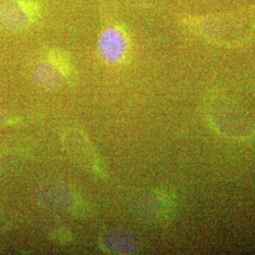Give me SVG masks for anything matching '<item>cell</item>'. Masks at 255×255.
Here are the masks:
<instances>
[{
  "label": "cell",
  "mask_w": 255,
  "mask_h": 255,
  "mask_svg": "<svg viewBox=\"0 0 255 255\" xmlns=\"http://www.w3.org/2000/svg\"><path fill=\"white\" fill-rule=\"evenodd\" d=\"M39 14L40 6L35 0H8L0 5V23L11 30L26 28Z\"/></svg>",
  "instance_id": "7a4b0ae2"
},
{
  "label": "cell",
  "mask_w": 255,
  "mask_h": 255,
  "mask_svg": "<svg viewBox=\"0 0 255 255\" xmlns=\"http://www.w3.org/2000/svg\"><path fill=\"white\" fill-rule=\"evenodd\" d=\"M98 50L106 63L118 64L124 60L128 50V38L125 29L119 25L105 28L99 38Z\"/></svg>",
  "instance_id": "3957f363"
},
{
  "label": "cell",
  "mask_w": 255,
  "mask_h": 255,
  "mask_svg": "<svg viewBox=\"0 0 255 255\" xmlns=\"http://www.w3.org/2000/svg\"><path fill=\"white\" fill-rule=\"evenodd\" d=\"M37 196L42 203L61 209L70 208L73 204L72 193L59 182H48L41 185Z\"/></svg>",
  "instance_id": "277c9868"
},
{
  "label": "cell",
  "mask_w": 255,
  "mask_h": 255,
  "mask_svg": "<svg viewBox=\"0 0 255 255\" xmlns=\"http://www.w3.org/2000/svg\"><path fill=\"white\" fill-rule=\"evenodd\" d=\"M71 73V64L67 56L59 49H51L47 58L39 62L33 69V78L37 84L45 89L57 88L64 77Z\"/></svg>",
  "instance_id": "6da1fadb"
},
{
  "label": "cell",
  "mask_w": 255,
  "mask_h": 255,
  "mask_svg": "<svg viewBox=\"0 0 255 255\" xmlns=\"http://www.w3.org/2000/svg\"><path fill=\"white\" fill-rule=\"evenodd\" d=\"M102 243L108 251L115 254H132L138 249V243L133 236L120 230L112 231L104 235Z\"/></svg>",
  "instance_id": "5b68a950"
}]
</instances>
